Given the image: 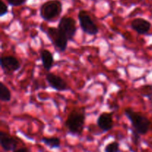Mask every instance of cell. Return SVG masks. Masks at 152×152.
<instances>
[{
	"instance_id": "6da1fadb",
	"label": "cell",
	"mask_w": 152,
	"mask_h": 152,
	"mask_svg": "<svg viewBox=\"0 0 152 152\" xmlns=\"http://www.w3.org/2000/svg\"><path fill=\"white\" fill-rule=\"evenodd\" d=\"M86 109L83 107L73 109L68 114L65 123L68 132L72 135L79 136L83 133L86 124Z\"/></svg>"
},
{
	"instance_id": "7a4b0ae2",
	"label": "cell",
	"mask_w": 152,
	"mask_h": 152,
	"mask_svg": "<svg viewBox=\"0 0 152 152\" xmlns=\"http://www.w3.org/2000/svg\"><path fill=\"white\" fill-rule=\"evenodd\" d=\"M124 114L132 123V130L135 131L140 135H144L148 133L151 123L145 115L134 111L131 108L125 109Z\"/></svg>"
},
{
	"instance_id": "3957f363",
	"label": "cell",
	"mask_w": 152,
	"mask_h": 152,
	"mask_svg": "<svg viewBox=\"0 0 152 152\" xmlns=\"http://www.w3.org/2000/svg\"><path fill=\"white\" fill-rule=\"evenodd\" d=\"M62 11V4L59 0H49L43 3L39 8L42 19L51 22L59 17Z\"/></svg>"
},
{
	"instance_id": "277c9868",
	"label": "cell",
	"mask_w": 152,
	"mask_h": 152,
	"mask_svg": "<svg viewBox=\"0 0 152 152\" xmlns=\"http://www.w3.org/2000/svg\"><path fill=\"white\" fill-rule=\"evenodd\" d=\"M46 34H47V37H48L57 51H65L68 47V39L62 31H59L58 28L48 27L46 31Z\"/></svg>"
},
{
	"instance_id": "5b68a950",
	"label": "cell",
	"mask_w": 152,
	"mask_h": 152,
	"mask_svg": "<svg viewBox=\"0 0 152 152\" xmlns=\"http://www.w3.org/2000/svg\"><path fill=\"white\" fill-rule=\"evenodd\" d=\"M78 19L80 28L85 34L91 36H95L99 33V28L97 25L94 22L90 14L86 10H80L78 13Z\"/></svg>"
},
{
	"instance_id": "8992f818",
	"label": "cell",
	"mask_w": 152,
	"mask_h": 152,
	"mask_svg": "<svg viewBox=\"0 0 152 152\" xmlns=\"http://www.w3.org/2000/svg\"><path fill=\"white\" fill-rule=\"evenodd\" d=\"M57 28L65 34L68 41L74 40L77 30V23L74 18L70 16H63L59 20Z\"/></svg>"
},
{
	"instance_id": "52a82bcc",
	"label": "cell",
	"mask_w": 152,
	"mask_h": 152,
	"mask_svg": "<svg viewBox=\"0 0 152 152\" xmlns=\"http://www.w3.org/2000/svg\"><path fill=\"white\" fill-rule=\"evenodd\" d=\"M0 65L5 74H12L20 68V62L15 56L7 55L2 56L0 59Z\"/></svg>"
},
{
	"instance_id": "ba28073f",
	"label": "cell",
	"mask_w": 152,
	"mask_h": 152,
	"mask_svg": "<svg viewBox=\"0 0 152 152\" xmlns=\"http://www.w3.org/2000/svg\"><path fill=\"white\" fill-rule=\"evenodd\" d=\"M45 80L48 84L52 88L58 91H65L68 89V84L65 80H64L62 77L53 74V73H48L46 74Z\"/></svg>"
},
{
	"instance_id": "9c48e42d",
	"label": "cell",
	"mask_w": 152,
	"mask_h": 152,
	"mask_svg": "<svg viewBox=\"0 0 152 152\" xmlns=\"http://www.w3.org/2000/svg\"><path fill=\"white\" fill-rule=\"evenodd\" d=\"M131 28L138 34L145 35L151 29V24L149 21L143 18H136L131 22Z\"/></svg>"
},
{
	"instance_id": "30bf717a",
	"label": "cell",
	"mask_w": 152,
	"mask_h": 152,
	"mask_svg": "<svg viewBox=\"0 0 152 152\" xmlns=\"http://www.w3.org/2000/svg\"><path fill=\"white\" fill-rule=\"evenodd\" d=\"M96 125L102 132H108L112 129L114 126L112 113L103 112L99 114L96 120Z\"/></svg>"
},
{
	"instance_id": "8fae6325",
	"label": "cell",
	"mask_w": 152,
	"mask_h": 152,
	"mask_svg": "<svg viewBox=\"0 0 152 152\" xmlns=\"http://www.w3.org/2000/svg\"><path fill=\"white\" fill-rule=\"evenodd\" d=\"M0 144L4 151H13L16 149L18 140L5 132H0Z\"/></svg>"
},
{
	"instance_id": "7c38bea8",
	"label": "cell",
	"mask_w": 152,
	"mask_h": 152,
	"mask_svg": "<svg viewBox=\"0 0 152 152\" xmlns=\"http://www.w3.org/2000/svg\"><path fill=\"white\" fill-rule=\"evenodd\" d=\"M40 58H41L42 62L43 68L46 71H50L53 67V62H54L53 53L47 49H43L40 52Z\"/></svg>"
},
{
	"instance_id": "4fadbf2b",
	"label": "cell",
	"mask_w": 152,
	"mask_h": 152,
	"mask_svg": "<svg viewBox=\"0 0 152 152\" xmlns=\"http://www.w3.org/2000/svg\"><path fill=\"white\" fill-rule=\"evenodd\" d=\"M41 142H43L45 145L49 147L50 148L53 149V148H58L60 147V139L58 137H43L41 140Z\"/></svg>"
},
{
	"instance_id": "5bb4252c",
	"label": "cell",
	"mask_w": 152,
	"mask_h": 152,
	"mask_svg": "<svg viewBox=\"0 0 152 152\" xmlns=\"http://www.w3.org/2000/svg\"><path fill=\"white\" fill-rule=\"evenodd\" d=\"M0 99L1 102H9L11 99L10 91L2 82L0 83Z\"/></svg>"
},
{
	"instance_id": "9a60e30c",
	"label": "cell",
	"mask_w": 152,
	"mask_h": 152,
	"mask_svg": "<svg viewBox=\"0 0 152 152\" xmlns=\"http://www.w3.org/2000/svg\"><path fill=\"white\" fill-rule=\"evenodd\" d=\"M105 152H120V144L116 141L108 143L104 149Z\"/></svg>"
},
{
	"instance_id": "2e32d148",
	"label": "cell",
	"mask_w": 152,
	"mask_h": 152,
	"mask_svg": "<svg viewBox=\"0 0 152 152\" xmlns=\"http://www.w3.org/2000/svg\"><path fill=\"white\" fill-rule=\"evenodd\" d=\"M8 13V7L3 1H0V16L2 17Z\"/></svg>"
},
{
	"instance_id": "e0dca14e",
	"label": "cell",
	"mask_w": 152,
	"mask_h": 152,
	"mask_svg": "<svg viewBox=\"0 0 152 152\" xmlns=\"http://www.w3.org/2000/svg\"><path fill=\"white\" fill-rule=\"evenodd\" d=\"M132 140L135 145H138L140 140V136L139 134L137 133L135 131L132 130Z\"/></svg>"
},
{
	"instance_id": "ac0fdd59",
	"label": "cell",
	"mask_w": 152,
	"mask_h": 152,
	"mask_svg": "<svg viewBox=\"0 0 152 152\" xmlns=\"http://www.w3.org/2000/svg\"><path fill=\"white\" fill-rule=\"evenodd\" d=\"M6 1L10 5L13 6V7L20 6L25 2V0H6Z\"/></svg>"
},
{
	"instance_id": "d6986e66",
	"label": "cell",
	"mask_w": 152,
	"mask_h": 152,
	"mask_svg": "<svg viewBox=\"0 0 152 152\" xmlns=\"http://www.w3.org/2000/svg\"><path fill=\"white\" fill-rule=\"evenodd\" d=\"M13 152H29V150H28V148H26V147H22V148L16 149Z\"/></svg>"
},
{
	"instance_id": "ffe728a7",
	"label": "cell",
	"mask_w": 152,
	"mask_h": 152,
	"mask_svg": "<svg viewBox=\"0 0 152 152\" xmlns=\"http://www.w3.org/2000/svg\"><path fill=\"white\" fill-rule=\"evenodd\" d=\"M151 148H152V142H151Z\"/></svg>"
}]
</instances>
